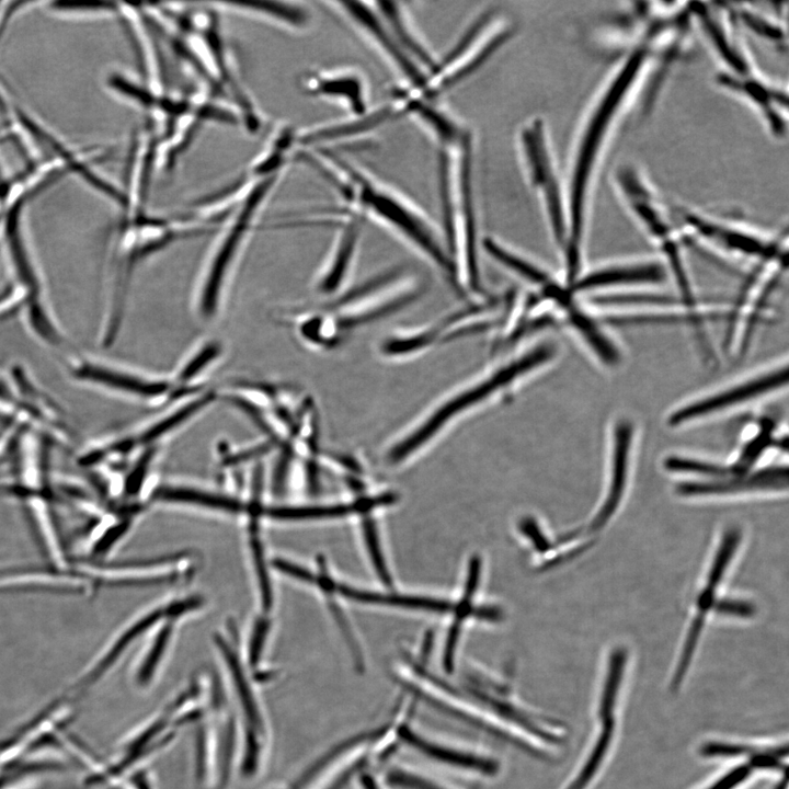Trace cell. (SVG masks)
I'll return each mask as SVG.
<instances>
[{"label": "cell", "mask_w": 789, "mask_h": 789, "mask_svg": "<svg viewBox=\"0 0 789 789\" xmlns=\"http://www.w3.org/2000/svg\"><path fill=\"white\" fill-rule=\"evenodd\" d=\"M392 676L409 698L422 700L535 757L546 758L548 747L561 743L554 723L534 711L506 675L470 663L458 677H445L427 666L421 652L402 654Z\"/></svg>", "instance_id": "obj_1"}, {"label": "cell", "mask_w": 789, "mask_h": 789, "mask_svg": "<svg viewBox=\"0 0 789 789\" xmlns=\"http://www.w3.org/2000/svg\"><path fill=\"white\" fill-rule=\"evenodd\" d=\"M651 48L634 44L597 92L580 126L565 185L568 236L563 248L565 277L576 281L587 210L596 174L617 122L652 59Z\"/></svg>", "instance_id": "obj_2"}, {"label": "cell", "mask_w": 789, "mask_h": 789, "mask_svg": "<svg viewBox=\"0 0 789 789\" xmlns=\"http://www.w3.org/2000/svg\"><path fill=\"white\" fill-rule=\"evenodd\" d=\"M556 355V345L542 342L492 364L428 407L390 444L386 460L408 461L462 420L504 402Z\"/></svg>", "instance_id": "obj_3"}, {"label": "cell", "mask_w": 789, "mask_h": 789, "mask_svg": "<svg viewBox=\"0 0 789 789\" xmlns=\"http://www.w3.org/2000/svg\"><path fill=\"white\" fill-rule=\"evenodd\" d=\"M299 160L323 175L347 201V217H369L402 238L447 279L458 293L454 264L437 230L412 204L363 175L350 163L323 148L300 153Z\"/></svg>", "instance_id": "obj_4"}, {"label": "cell", "mask_w": 789, "mask_h": 789, "mask_svg": "<svg viewBox=\"0 0 789 789\" xmlns=\"http://www.w3.org/2000/svg\"><path fill=\"white\" fill-rule=\"evenodd\" d=\"M284 173L258 182L225 219L196 289L195 308L202 319L216 315L230 270Z\"/></svg>", "instance_id": "obj_5"}, {"label": "cell", "mask_w": 789, "mask_h": 789, "mask_svg": "<svg viewBox=\"0 0 789 789\" xmlns=\"http://www.w3.org/2000/svg\"><path fill=\"white\" fill-rule=\"evenodd\" d=\"M519 149L528 182L541 203L553 241L563 250L568 236L565 185L541 118H533L523 126Z\"/></svg>", "instance_id": "obj_6"}, {"label": "cell", "mask_w": 789, "mask_h": 789, "mask_svg": "<svg viewBox=\"0 0 789 789\" xmlns=\"http://www.w3.org/2000/svg\"><path fill=\"white\" fill-rule=\"evenodd\" d=\"M410 712L408 704L400 705L393 712L399 744L433 763L466 775L480 778L500 775L502 763L492 752L422 730L411 721Z\"/></svg>", "instance_id": "obj_7"}, {"label": "cell", "mask_w": 789, "mask_h": 789, "mask_svg": "<svg viewBox=\"0 0 789 789\" xmlns=\"http://www.w3.org/2000/svg\"><path fill=\"white\" fill-rule=\"evenodd\" d=\"M675 210L676 221L690 233L732 254L765 261L786 252V250L782 251L786 245H782L781 242L766 240L745 228L721 221L697 210L684 207Z\"/></svg>", "instance_id": "obj_8"}, {"label": "cell", "mask_w": 789, "mask_h": 789, "mask_svg": "<svg viewBox=\"0 0 789 789\" xmlns=\"http://www.w3.org/2000/svg\"><path fill=\"white\" fill-rule=\"evenodd\" d=\"M719 88L751 105L765 127L776 138H782L788 129V94L786 89L764 77L758 70L745 76L717 72Z\"/></svg>", "instance_id": "obj_9"}, {"label": "cell", "mask_w": 789, "mask_h": 789, "mask_svg": "<svg viewBox=\"0 0 789 789\" xmlns=\"http://www.w3.org/2000/svg\"><path fill=\"white\" fill-rule=\"evenodd\" d=\"M216 643L229 670L235 698L242 717L243 725V758L244 775H253L260 766L262 753L265 747L266 731L264 718L259 709L254 694L244 676L241 663L221 637H216Z\"/></svg>", "instance_id": "obj_10"}, {"label": "cell", "mask_w": 789, "mask_h": 789, "mask_svg": "<svg viewBox=\"0 0 789 789\" xmlns=\"http://www.w3.org/2000/svg\"><path fill=\"white\" fill-rule=\"evenodd\" d=\"M331 5L378 46L412 85L427 88L430 76L401 48L378 11L358 1H335Z\"/></svg>", "instance_id": "obj_11"}, {"label": "cell", "mask_w": 789, "mask_h": 789, "mask_svg": "<svg viewBox=\"0 0 789 789\" xmlns=\"http://www.w3.org/2000/svg\"><path fill=\"white\" fill-rule=\"evenodd\" d=\"M787 376V366L769 370L756 378L748 379L677 409L670 416L668 423L677 426L756 399L786 385Z\"/></svg>", "instance_id": "obj_12"}, {"label": "cell", "mask_w": 789, "mask_h": 789, "mask_svg": "<svg viewBox=\"0 0 789 789\" xmlns=\"http://www.w3.org/2000/svg\"><path fill=\"white\" fill-rule=\"evenodd\" d=\"M299 90L309 98L335 102L354 115L366 114V88L362 76L348 68L312 69L298 77Z\"/></svg>", "instance_id": "obj_13"}, {"label": "cell", "mask_w": 789, "mask_h": 789, "mask_svg": "<svg viewBox=\"0 0 789 789\" xmlns=\"http://www.w3.org/2000/svg\"><path fill=\"white\" fill-rule=\"evenodd\" d=\"M740 541L741 531L739 528H730L723 535L721 544L711 564V569L707 576L705 588L698 596L696 616L689 628L686 642L675 672L677 676H685L687 672L707 613L710 610L711 607H713V604L716 602V591Z\"/></svg>", "instance_id": "obj_14"}, {"label": "cell", "mask_w": 789, "mask_h": 789, "mask_svg": "<svg viewBox=\"0 0 789 789\" xmlns=\"http://www.w3.org/2000/svg\"><path fill=\"white\" fill-rule=\"evenodd\" d=\"M632 424L628 420H620L615 426L614 433V448H613V474L609 492L606 501L601 506V510L595 515L594 519L586 527L578 528L565 536L561 537L559 542H569L583 536H591L595 531L603 528L607 521L615 513L618 504L620 503L624 494L627 468H628V456L630 450V443L632 441Z\"/></svg>", "instance_id": "obj_15"}, {"label": "cell", "mask_w": 789, "mask_h": 789, "mask_svg": "<svg viewBox=\"0 0 789 789\" xmlns=\"http://www.w3.org/2000/svg\"><path fill=\"white\" fill-rule=\"evenodd\" d=\"M219 11L250 18L282 30L302 33L308 30L312 19L309 10L298 2L289 1H245L209 2Z\"/></svg>", "instance_id": "obj_16"}, {"label": "cell", "mask_w": 789, "mask_h": 789, "mask_svg": "<svg viewBox=\"0 0 789 789\" xmlns=\"http://www.w3.org/2000/svg\"><path fill=\"white\" fill-rule=\"evenodd\" d=\"M340 233L316 282V289L324 296L340 295L354 263L359 240V219L345 216Z\"/></svg>", "instance_id": "obj_17"}, {"label": "cell", "mask_w": 789, "mask_h": 789, "mask_svg": "<svg viewBox=\"0 0 789 789\" xmlns=\"http://www.w3.org/2000/svg\"><path fill=\"white\" fill-rule=\"evenodd\" d=\"M787 488V468L775 466L752 474L732 477L719 481H690L676 487L682 496L733 494L754 490H781Z\"/></svg>", "instance_id": "obj_18"}, {"label": "cell", "mask_w": 789, "mask_h": 789, "mask_svg": "<svg viewBox=\"0 0 789 789\" xmlns=\"http://www.w3.org/2000/svg\"><path fill=\"white\" fill-rule=\"evenodd\" d=\"M480 576V560L472 558L468 567V573L466 576V588H464L461 597L458 604L451 606L454 619L447 627V632L444 639L442 649V666L447 675H451L456 671L457 665V653L460 641V636L466 621L474 616H481L482 618H493V611L478 610L474 604L476 593L478 588Z\"/></svg>", "instance_id": "obj_19"}, {"label": "cell", "mask_w": 789, "mask_h": 789, "mask_svg": "<svg viewBox=\"0 0 789 789\" xmlns=\"http://www.w3.org/2000/svg\"><path fill=\"white\" fill-rule=\"evenodd\" d=\"M75 375L83 380L148 399L168 396L173 392L174 387L169 381L144 379L129 373L90 363L78 366Z\"/></svg>", "instance_id": "obj_20"}, {"label": "cell", "mask_w": 789, "mask_h": 789, "mask_svg": "<svg viewBox=\"0 0 789 789\" xmlns=\"http://www.w3.org/2000/svg\"><path fill=\"white\" fill-rule=\"evenodd\" d=\"M664 277V268L655 262L615 265L578 278L569 290L584 291L609 286L656 284Z\"/></svg>", "instance_id": "obj_21"}, {"label": "cell", "mask_w": 789, "mask_h": 789, "mask_svg": "<svg viewBox=\"0 0 789 789\" xmlns=\"http://www.w3.org/2000/svg\"><path fill=\"white\" fill-rule=\"evenodd\" d=\"M727 8L740 28H746L775 47L786 46L787 33L785 25L778 19L779 15L752 3H731L727 4Z\"/></svg>", "instance_id": "obj_22"}, {"label": "cell", "mask_w": 789, "mask_h": 789, "mask_svg": "<svg viewBox=\"0 0 789 789\" xmlns=\"http://www.w3.org/2000/svg\"><path fill=\"white\" fill-rule=\"evenodd\" d=\"M569 324L588 344L597 357L606 365L613 366L620 359L619 352L615 344L604 334L585 312L573 304L565 311Z\"/></svg>", "instance_id": "obj_23"}, {"label": "cell", "mask_w": 789, "mask_h": 789, "mask_svg": "<svg viewBox=\"0 0 789 789\" xmlns=\"http://www.w3.org/2000/svg\"><path fill=\"white\" fill-rule=\"evenodd\" d=\"M105 85L116 98L149 112L151 116L155 114L161 94L155 92L147 83L115 70L106 76Z\"/></svg>", "instance_id": "obj_24"}, {"label": "cell", "mask_w": 789, "mask_h": 789, "mask_svg": "<svg viewBox=\"0 0 789 789\" xmlns=\"http://www.w3.org/2000/svg\"><path fill=\"white\" fill-rule=\"evenodd\" d=\"M156 496L159 501L193 504L229 513L241 510V504L235 499L191 488L165 487L158 490Z\"/></svg>", "instance_id": "obj_25"}, {"label": "cell", "mask_w": 789, "mask_h": 789, "mask_svg": "<svg viewBox=\"0 0 789 789\" xmlns=\"http://www.w3.org/2000/svg\"><path fill=\"white\" fill-rule=\"evenodd\" d=\"M381 776L387 789H459L407 765H393Z\"/></svg>", "instance_id": "obj_26"}, {"label": "cell", "mask_w": 789, "mask_h": 789, "mask_svg": "<svg viewBox=\"0 0 789 789\" xmlns=\"http://www.w3.org/2000/svg\"><path fill=\"white\" fill-rule=\"evenodd\" d=\"M165 611L162 609H156L142 618L138 619L134 625L128 627L124 633H122L116 641L110 647L108 651L102 656V659L95 664L89 677L94 681L101 674L106 671L111 664L118 658V655L133 642L138 636L144 633L147 629L151 628L157 621H159Z\"/></svg>", "instance_id": "obj_27"}, {"label": "cell", "mask_w": 789, "mask_h": 789, "mask_svg": "<svg viewBox=\"0 0 789 789\" xmlns=\"http://www.w3.org/2000/svg\"><path fill=\"white\" fill-rule=\"evenodd\" d=\"M46 10L57 16L71 19H98L121 16L122 3L56 1L47 4Z\"/></svg>", "instance_id": "obj_28"}, {"label": "cell", "mask_w": 789, "mask_h": 789, "mask_svg": "<svg viewBox=\"0 0 789 789\" xmlns=\"http://www.w3.org/2000/svg\"><path fill=\"white\" fill-rule=\"evenodd\" d=\"M219 343L208 341L192 352L174 376L173 386L186 388L220 355Z\"/></svg>", "instance_id": "obj_29"}, {"label": "cell", "mask_w": 789, "mask_h": 789, "mask_svg": "<svg viewBox=\"0 0 789 789\" xmlns=\"http://www.w3.org/2000/svg\"><path fill=\"white\" fill-rule=\"evenodd\" d=\"M354 512V504H334L318 506H282L271 508L268 511V515L281 521H310L343 517Z\"/></svg>", "instance_id": "obj_30"}, {"label": "cell", "mask_w": 789, "mask_h": 789, "mask_svg": "<svg viewBox=\"0 0 789 789\" xmlns=\"http://www.w3.org/2000/svg\"><path fill=\"white\" fill-rule=\"evenodd\" d=\"M171 630L172 629L170 625L162 627V629L153 640L150 650L146 654L138 671V678L139 682H141L142 684L148 682L153 676L157 665L159 664L169 642Z\"/></svg>", "instance_id": "obj_31"}, {"label": "cell", "mask_w": 789, "mask_h": 789, "mask_svg": "<svg viewBox=\"0 0 789 789\" xmlns=\"http://www.w3.org/2000/svg\"><path fill=\"white\" fill-rule=\"evenodd\" d=\"M251 553L253 563L255 567V573L258 578V585L260 590L261 601L265 609H268L273 603V593L271 582L267 574V569L264 563V554L260 540L256 536L251 538Z\"/></svg>", "instance_id": "obj_32"}, {"label": "cell", "mask_w": 789, "mask_h": 789, "mask_svg": "<svg viewBox=\"0 0 789 789\" xmlns=\"http://www.w3.org/2000/svg\"><path fill=\"white\" fill-rule=\"evenodd\" d=\"M270 630V621L266 618H260L255 621L249 642V662L256 665L261 659L262 650Z\"/></svg>", "instance_id": "obj_33"}, {"label": "cell", "mask_w": 789, "mask_h": 789, "mask_svg": "<svg viewBox=\"0 0 789 789\" xmlns=\"http://www.w3.org/2000/svg\"><path fill=\"white\" fill-rule=\"evenodd\" d=\"M713 608L721 615L740 618H748L755 614V606L752 603L742 599L724 598L719 602H714Z\"/></svg>", "instance_id": "obj_34"}, {"label": "cell", "mask_w": 789, "mask_h": 789, "mask_svg": "<svg viewBox=\"0 0 789 789\" xmlns=\"http://www.w3.org/2000/svg\"><path fill=\"white\" fill-rule=\"evenodd\" d=\"M274 567L282 573L305 583L316 582V576L308 570L284 559H275Z\"/></svg>", "instance_id": "obj_35"}, {"label": "cell", "mask_w": 789, "mask_h": 789, "mask_svg": "<svg viewBox=\"0 0 789 789\" xmlns=\"http://www.w3.org/2000/svg\"><path fill=\"white\" fill-rule=\"evenodd\" d=\"M356 789H387L380 773L367 766L356 776Z\"/></svg>", "instance_id": "obj_36"}, {"label": "cell", "mask_w": 789, "mask_h": 789, "mask_svg": "<svg viewBox=\"0 0 789 789\" xmlns=\"http://www.w3.org/2000/svg\"><path fill=\"white\" fill-rule=\"evenodd\" d=\"M750 774V768L746 766L737 767L727 774L720 781H718L711 789H731L737 786L744 778Z\"/></svg>", "instance_id": "obj_37"}, {"label": "cell", "mask_w": 789, "mask_h": 789, "mask_svg": "<svg viewBox=\"0 0 789 789\" xmlns=\"http://www.w3.org/2000/svg\"><path fill=\"white\" fill-rule=\"evenodd\" d=\"M0 400L1 401H11L12 400L10 390L2 382H0Z\"/></svg>", "instance_id": "obj_38"}, {"label": "cell", "mask_w": 789, "mask_h": 789, "mask_svg": "<svg viewBox=\"0 0 789 789\" xmlns=\"http://www.w3.org/2000/svg\"><path fill=\"white\" fill-rule=\"evenodd\" d=\"M9 130L8 124H0V135Z\"/></svg>", "instance_id": "obj_39"}, {"label": "cell", "mask_w": 789, "mask_h": 789, "mask_svg": "<svg viewBox=\"0 0 789 789\" xmlns=\"http://www.w3.org/2000/svg\"><path fill=\"white\" fill-rule=\"evenodd\" d=\"M4 170L2 168V164L0 162V183L5 179Z\"/></svg>", "instance_id": "obj_40"}]
</instances>
